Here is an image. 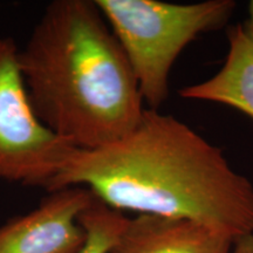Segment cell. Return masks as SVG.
I'll return each instance as SVG.
<instances>
[{
	"mask_svg": "<svg viewBox=\"0 0 253 253\" xmlns=\"http://www.w3.org/2000/svg\"><path fill=\"white\" fill-rule=\"evenodd\" d=\"M84 186L109 208L186 219L233 239L253 235V183L223 150L175 116L145 108L125 137L75 149L47 186Z\"/></svg>",
	"mask_w": 253,
	"mask_h": 253,
	"instance_id": "6da1fadb",
	"label": "cell"
},
{
	"mask_svg": "<svg viewBox=\"0 0 253 253\" xmlns=\"http://www.w3.org/2000/svg\"><path fill=\"white\" fill-rule=\"evenodd\" d=\"M19 60L37 118L75 149L113 143L142 119L138 82L95 0L47 5Z\"/></svg>",
	"mask_w": 253,
	"mask_h": 253,
	"instance_id": "7a4b0ae2",
	"label": "cell"
},
{
	"mask_svg": "<svg viewBox=\"0 0 253 253\" xmlns=\"http://www.w3.org/2000/svg\"><path fill=\"white\" fill-rule=\"evenodd\" d=\"M130 63L143 101L160 109L169 97L170 73L192 41L218 31L235 13L233 0L172 4L158 0H95Z\"/></svg>",
	"mask_w": 253,
	"mask_h": 253,
	"instance_id": "3957f363",
	"label": "cell"
},
{
	"mask_svg": "<svg viewBox=\"0 0 253 253\" xmlns=\"http://www.w3.org/2000/svg\"><path fill=\"white\" fill-rule=\"evenodd\" d=\"M74 150L37 118L19 48L0 36V181L47 189Z\"/></svg>",
	"mask_w": 253,
	"mask_h": 253,
	"instance_id": "277c9868",
	"label": "cell"
},
{
	"mask_svg": "<svg viewBox=\"0 0 253 253\" xmlns=\"http://www.w3.org/2000/svg\"><path fill=\"white\" fill-rule=\"evenodd\" d=\"M93 199L84 186L49 192L34 210L0 225V253H78L86 238L78 220Z\"/></svg>",
	"mask_w": 253,
	"mask_h": 253,
	"instance_id": "5b68a950",
	"label": "cell"
},
{
	"mask_svg": "<svg viewBox=\"0 0 253 253\" xmlns=\"http://www.w3.org/2000/svg\"><path fill=\"white\" fill-rule=\"evenodd\" d=\"M233 243L196 221L140 214L129 218L110 253H231Z\"/></svg>",
	"mask_w": 253,
	"mask_h": 253,
	"instance_id": "8992f818",
	"label": "cell"
},
{
	"mask_svg": "<svg viewBox=\"0 0 253 253\" xmlns=\"http://www.w3.org/2000/svg\"><path fill=\"white\" fill-rule=\"evenodd\" d=\"M229 49L219 71L179 89L182 99L227 106L253 120V30L245 23L227 31Z\"/></svg>",
	"mask_w": 253,
	"mask_h": 253,
	"instance_id": "52a82bcc",
	"label": "cell"
},
{
	"mask_svg": "<svg viewBox=\"0 0 253 253\" xmlns=\"http://www.w3.org/2000/svg\"><path fill=\"white\" fill-rule=\"evenodd\" d=\"M129 218L115 209L109 208L94 196L93 202L79 217L84 231V243L78 253H110Z\"/></svg>",
	"mask_w": 253,
	"mask_h": 253,
	"instance_id": "ba28073f",
	"label": "cell"
},
{
	"mask_svg": "<svg viewBox=\"0 0 253 253\" xmlns=\"http://www.w3.org/2000/svg\"><path fill=\"white\" fill-rule=\"evenodd\" d=\"M231 253H253V235L239 237L233 243Z\"/></svg>",
	"mask_w": 253,
	"mask_h": 253,
	"instance_id": "9c48e42d",
	"label": "cell"
},
{
	"mask_svg": "<svg viewBox=\"0 0 253 253\" xmlns=\"http://www.w3.org/2000/svg\"><path fill=\"white\" fill-rule=\"evenodd\" d=\"M248 13H249L248 19H246L244 23L248 25L250 28H252V30H253V0L250 1L249 8H248Z\"/></svg>",
	"mask_w": 253,
	"mask_h": 253,
	"instance_id": "30bf717a",
	"label": "cell"
}]
</instances>
